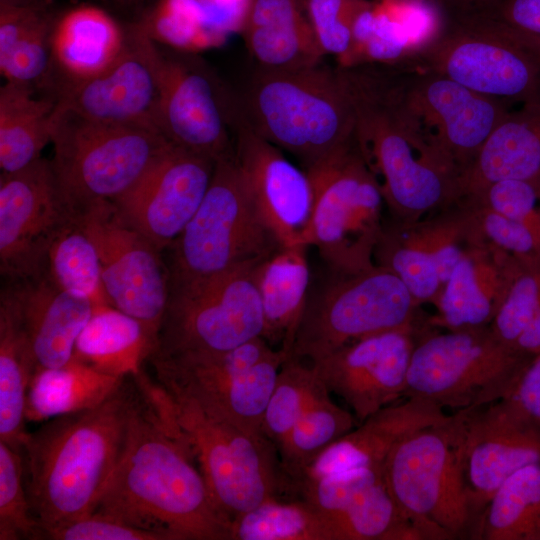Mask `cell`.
Wrapping results in <instances>:
<instances>
[{"mask_svg": "<svg viewBox=\"0 0 540 540\" xmlns=\"http://www.w3.org/2000/svg\"><path fill=\"white\" fill-rule=\"evenodd\" d=\"M419 0H381V2L397 6V7H409Z\"/></svg>", "mask_w": 540, "mask_h": 540, "instance_id": "obj_55", "label": "cell"}, {"mask_svg": "<svg viewBox=\"0 0 540 540\" xmlns=\"http://www.w3.org/2000/svg\"><path fill=\"white\" fill-rule=\"evenodd\" d=\"M503 400L540 430V354L527 363Z\"/></svg>", "mask_w": 540, "mask_h": 540, "instance_id": "obj_50", "label": "cell"}, {"mask_svg": "<svg viewBox=\"0 0 540 540\" xmlns=\"http://www.w3.org/2000/svg\"><path fill=\"white\" fill-rule=\"evenodd\" d=\"M284 352L257 337L217 353L152 355L154 379L209 413L263 434L262 422Z\"/></svg>", "mask_w": 540, "mask_h": 540, "instance_id": "obj_13", "label": "cell"}, {"mask_svg": "<svg viewBox=\"0 0 540 540\" xmlns=\"http://www.w3.org/2000/svg\"><path fill=\"white\" fill-rule=\"evenodd\" d=\"M136 392L129 376L98 406L49 419L28 433L25 484L41 531L95 512L121 455Z\"/></svg>", "mask_w": 540, "mask_h": 540, "instance_id": "obj_3", "label": "cell"}, {"mask_svg": "<svg viewBox=\"0 0 540 540\" xmlns=\"http://www.w3.org/2000/svg\"><path fill=\"white\" fill-rule=\"evenodd\" d=\"M75 218L51 162L0 175V272L9 281L43 274L49 245Z\"/></svg>", "mask_w": 540, "mask_h": 540, "instance_id": "obj_16", "label": "cell"}, {"mask_svg": "<svg viewBox=\"0 0 540 540\" xmlns=\"http://www.w3.org/2000/svg\"><path fill=\"white\" fill-rule=\"evenodd\" d=\"M48 540H161L156 534L138 529L110 516L94 512L84 518L42 530Z\"/></svg>", "mask_w": 540, "mask_h": 540, "instance_id": "obj_49", "label": "cell"}, {"mask_svg": "<svg viewBox=\"0 0 540 540\" xmlns=\"http://www.w3.org/2000/svg\"><path fill=\"white\" fill-rule=\"evenodd\" d=\"M136 388L125 443L95 512L161 540H231L232 521L191 450Z\"/></svg>", "mask_w": 540, "mask_h": 540, "instance_id": "obj_1", "label": "cell"}, {"mask_svg": "<svg viewBox=\"0 0 540 540\" xmlns=\"http://www.w3.org/2000/svg\"><path fill=\"white\" fill-rule=\"evenodd\" d=\"M0 4L13 6H39L53 4V0H0Z\"/></svg>", "mask_w": 540, "mask_h": 540, "instance_id": "obj_53", "label": "cell"}, {"mask_svg": "<svg viewBox=\"0 0 540 540\" xmlns=\"http://www.w3.org/2000/svg\"><path fill=\"white\" fill-rule=\"evenodd\" d=\"M128 44L127 28L101 7L82 4L58 13L51 32L50 93L63 83L91 79L109 69Z\"/></svg>", "mask_w": 540, "mask_h": 540, "instance_id": "obj_28", "label": "cell"}, {"mask_svg": "<svg viewBox=\"0 0 540 540\" xmlns=\"http://www.w3.org/2000/svg\"><path fill=\"white\" fill-rule=\"evenodd\" d=\"M234 153L257 211L281 246L309 247L313 189L307 172L237 112Z\"/></svg>", "mask_w": 540, "mask_h": 540, "instance_id": "obj_24", "label": "cell"}, {"mask_svg": "<svg viewBox=\"0 0 540 540\" xmlns=\"http://www.w3.org/2000/svg\"><path fill=\"white\" fill-rule=\"evenodd\" d=\"M417 333L404 328L373 334L311 363L325 388L363 422L404 396Z\"/></svg>", "mask_w": 540, "mask_h": 540, "instance_id": "obj_22", "label": "cell"}, {"mask_svg": "<svg viewBox=\"0 0 540 540\" xmlns=\"http://www.w3.org/2000/svg\"><path fill=\"white\" fill-rule=\"evenodd\" d=\"M340 71L356 118V141L379 183L389 217L413 222L455 203L460 170L410 105L400 66Z\"/></svg>", "mask_w": 540, "mask_h": 540, "instance_id": "obj_2", "label": "cell"}, {"mask_svg": "<svg viewBox=\"0 0 540 540\" xmlns=\"http://www.w3.org/2000/svg\"><path fill=\"white\" fill-rule=\"evenodd\" d=\"M366 0H303L316 38L325 54L340 65L352 48L355 18Z\"/></svg>", "mask_w": 540, "mask_h": 540, "instance_id": "obj_47", "label": "cell"}, {"mask_svg": "<svg viewBox=\"0 0 540 540\" xmlns=\"http://www.w3.org/2000/svg\"><path fill=\"white\" fill-rule=\"evenodd\" d=\"M53 4H0V71L6 82L47 89L52 73Z\"/></svg>", "mask_w": 540, "mask_h": 540, "instance_id": "obj_34", "label": "cell"}, {"mask_svg": "<svg viewBox=\"0 0 540 540\" xmlns=\"http://www.w3.org/2000/svg\"><path fill=\"white\" fill-rule=\"evenodd\" d=\"M307 248L280 246L253 268L263 315L261 337L272 347L278 346L287 358L311 287Z\"/></svg>", "mask_w": 540, "mask_h": 540, "instance_id": "obj_31", "label": "cell"}, {"mask_svg": "<svg viewBox=\"0 0 540 540\" xmlns=\"http://www.w3.org/2000/svg\"><path fill=\"white\" fill-rule=\"evenodd\" d=\"M493 15L540 40V0H502Z\"/></svg>", "mask_w": 540, "mask_h": 540, "instance_id": "obj_51", "label": "cell"}, {"mask_svg": "<svg viewBox=\"0 0 540 540\" xmlns=\"http://www.w3.org/2000/svg\"><path fill=\"white\" fill-rule=\"evenodd\" d=\"M135 380L156 413L183 437L215 502L231 521L268 499L290 493L277 449L263 434L209 413L162 387L144 370Z\"/></svg>", "mask_w": 540, "mask_h": 540, "instance_id": "obj_4", "label": "cell"}, {"mask_svg": "<svg viewBox=\"0 0 540 540\" xmlns=\"http://www.w3.org/2000/svg\"><path fill=\"white\" fill-rule=\"evenodd\" d=\"M419 307L400 278L383 266L357 273L329 270L325 280L310 287L289 357L315 362L355 340L417 328Z\"/></svg>", "mask_w": 540, "mask_h": 540, "instance_id": "obj_9", "label": "cell"}, {"mask_svg": "<svg viewBox=\"0 0 540 540\" xmlns=\"http://www.w3.org/2000/svg\"><path fill=\"white\" fill-rule=\"evenodd\" d=\"M75 221L96 247L111 304L140 320L158 341L169 297L162 252L128 225L111 201L89 205Z\"/></svg>", "mask_w": 540, "mask_h": 540, "instance_id": "obj_15", "label": "cell"}, {"mask_svg": "<svg viewBox=\"0 0 540 540\" xmlns=\"http://www.w3.org/2000/svg\"><path fill=\"white\" fill-rule=\"evenodd\" d=\"M216 162L171 143L125 194L113 201L122 219L160 252L199 207Z\"/></svg>", "mask_w": 540, "mask_h": 540, "instance_id": "obj_20", "label": "cell"}, {"mask_svg": "<svg viewBox=\"0 0 540 540\" xmlns=\"http://www.w3.org/2000/svg\"><path fill=\"white\" fill-rule=\"evenodd\" d=\"M448 18L478 14H494L502 0H434Z\"/></svg>", "mask_w": 540, "mask_h": 540, "instance_id": "obj_52", "label": "cell"}, {"mask_svg": "<svg viewBox=\"0 0 540 540\" xmlns=\"http://www.w3.org/2000/svg\"><path fill=\"white\" fill-rule=\"evenodd\" d=\"M321 383L311 362L289 357L279 371L262 422L263 435L276 449Z\"/></svg>", "mask_w": 540, "mask_h": 540, "instance_id": "obj_44", "label": "cell"}, {"mask_svg": "<svg viewBox=\"0 0 540 540\" xmlns=\"http://www.w3.org/2000/svg\"><path fill=\"white\" fill-rule=\"evenodd\" d=\"M415 48L394 6L366 1L354 21L351 51L340 67L366 63L401 65L411 58Z\"/></svg>", "mask_w": 540, "mask_h": 540, "instance_id": "obj_42", "label": "cell"}, {"mask_svg": "<svg viewBox=\"0 0 540 540\" xmlns=\"http://www.w3.org/2000/svg\"><path fill=\"white\" fill-rule=\"evenodd\" d=\"M400 66L410 105L462 173L512 107L436 72Z\"/></svg>", "mask_w": 540, "mask_h": 540, "instance_id": "obj_23", "label": "cell"}, {"mask_svg": "<svg viewBox=\"0 0 540 540\" xmlns=\"http://www.w3.org/2000/svg\"><path fill=\"white\" fill-rule=\"evenodd\" d=\"M477 244L470 211L456 201L413 222L385 219L374 262L398 276L419 305L434 304L456 264Z\"/></svg>", "mask_w": 540, "mask_h": 540, "instance_id": "obj_17", "label": "cell"}, {"mask_svg": "<svg viewBox=\"0 0 540 540\" xmlns=\"http://www.w3.org/2000/svg\"><path fill=\"white\" fill-rule=\"evenodd\" d=\"M469 206L483 244L501 250L524 266L540 265V241L524 226L472 198Z\"/></svg>", "mask_w": 540, "mask_h": 540, "instance_id": "obj_46", "label": "cell"}, {"mask_svg": "<svg viewBox=\"0 0 540 540\" xmlns=\"http://www.w3.org/2000/svg\"><path fill=\"white\" fill-rule=\"evenodd\" d=\"M254 0H157L136 25L154 42L196 54L244 30Z\"/></svg>", "mask_w": 540, "mask_h": 540, "instance_id": "obj_29", "label": "cell"}, {"mask_svg": "<svg viewBox=\"0 0 540 540\" xmlns=\"http://www.w3.org/2000/svg\"><path fill=\"white\" fill-rule=\"evenodd\" d=\"M490 328L525 359L540 354V265L524 266L516 275Z\"/></svg>", "mask_w": 540, "mask_h": 540, "instance_id": "obj_43", "label": "cell"}, {"mask_svg": "<svg viewBox=\"0 0 540 540\" xmlns=\"http://www.w3.org/2000/svg\"><path fill=\"white\" fill-rule=\"evenodd\" d=\"M51 143L56 181L75 214L125 194L171 144L154 130L95 121L57 104Z\"/></svg>", "mask_w": 540, "mask_h": 540, "instance_id": "obj_7", "label": "cell"}, {"mask_svg": "<svg viewBox=\"0 0 540 540\" xmlns=\"http://www.w3.org/2000/svg\"><path fill=\"white\" fill-rule=\"evenodd\" d=\"M242 34L260 68L299 69L321 63L326 55L303 0H254Z\"/></svg>", "mask_w": 540, "mask_h": 540, "instance_id": "obj_32", "label": "cell"}, {"mask_svg": "<svg viewBox=\"0 0 540 540\" xmlns=\"http://www.w3.org/2000/svg\"><path fill=\"white\" fill-rule=\"evenodd\" d=\"M280 246L257 211L233 153L216 162L199 207L168 247L169 283L255 263Z\"/></svg>", "mask_w": 540, "mask_h": 540, "instance_id": "obj_11", "label": "cell"}, {"mask_svg": "<svg viewBox=\"0 0 540 540\" xmlns=\"http://www.w3.org/2000/svg\"><path fill=\"white\" fill-rule=\"evenodd\" d=\"M5 288L14 300L28 339L34 372L72 360L76 340L95 305L64 292L44 273L9 281Z\"/></svg>", "mask_w": 540, "mask_h": 540, "instance_id": "obj_26", "label": "cell"}, {"mask_svg": "<svg viewBox=\"0 0 540 540\" xmlns=\"http://www.w3.org/2000/svg\"><path fill=\"white\" fill-rule=\"evenodd\" d=\"M382 477L422 540L470 537L475 517L462 477L453 414L397 442L384 460Z\"/></svg>", "mask_w": 540, "mask_h": 540, "instance_id": "obj_8", "label": "cell"}, {"mask_svg": "<svg viewBox=\"0 0 540 540\" xmlns=\"http://www.w3.org/2000/svg\"><path fill=\"white\" fill-rule=\"evenodd\" d=\"M523 267L487 244L472 246L449 275L426 325L450 331L490 326Z\"/></svg>", "mask_w": 540, "mask_h": 540, "instance_id": "obj_25", "label": "cell"}, {"mask_svg": "<svg viewBox=\"0 0 540 540\" xmlns=\"http://www.w3.org/2000/svg\"><path fill=\"white\" fill-rule=\"evenodd\" d=\"M464 198L475 199L516 221L540 241V181H499Z\"/></svg>", "mask_w": 540, "mask_h": 540, "instance_id": "obj_48", "label": "cell"}, {"mask_svg": "<svg viewBox=\"0 0 540 540\" xmlns=\"http://www.w3.org/2000/svg\"><path fill=\"white\" fill-rule=\"evenodd\" d=\"M238 113L251 130L297 157L303 168L355 138V111L342 73L322 62L292 70L260 68Z\"/></svg>", "mask_w": 540, "mask_h": 540, "instance_id": "obj_5", "label": "cell"}, {"mask_svg": "<svg viewBox=\"0 0 540 540\" xmlns=\"http://www.w3.org/2000/svg\"><path fill=\"white\" fill-rule=\"evenodd\" d=\"M127 32V47L109 69L88 80L63 83L50 94L58 106L88 119L160 133V87L152 40L136 23Z\"/></svg>", "mask_w": 540, "mask_h": 540, "instance_id": "obj_21", "label": "cell"}, {"mask_svg": "<svg viewBox=\"0 0 540 540\" xmlns=\"http://www.w3.org/2000/svg\"><path fill=\"white\" fill-rule=\"evenodd\" d=\"M102 373L74 358L63 366L32 374L26 398V421L49 419L94 408L126 379Z\"/></svg>", "mask_w": 540, "mask_h": 540, "instance_id": "obj_35", "label": "cell"}, {"mask_svg": "<svg viewBox=\"0 0 540 540\" xmlns=\"http://www.w3.org/2000/svg\"><path fill=\"white\" fill-rule=\"evenodd\" d=\"M57 101L36 98L35 90L6 82L0 88V169L11 173L41 158L51 142Z\"/></svg>", "mask_w": 540, "mask_h": 540, "instance_id": "obj_37", "label": "cell"}, {"mask_svg": "<svg viewBox=\"0 0 540 540\" xmlns=\"http://www.w3.org/2000/svg\"><path fill=\"white\" fill-rule=\"evenodd\" d=\"M504 180L540 181V99L514 107L499 122L460 174L459 199Z\"/></svg>", "mask_w": 540, "mask_h": 540, "instance_id": "obj_30", "label": "cell"}, {"mask_svg": "<svg viewBox=\"0 0 540 540\" xmlns=\"http://www.w3.org/2000/svg\"><path fill=\"white\" fill-rule=\"evenodd\" d=\"M313 189L308 244L328 270L357 273L375 265L384 198L356 141L303 168Z\"/></svg>", "mask_w": 540, "mask_h": 540, "instance_id": "obj_10", "label": "cell"}, {"mask_svg": "<svg viewBox=\"0 0 540 540\" xmlns=\"http://www.w3.org/2000/svg\"><path fill=\"white\" fill-rule=\"evenodd\" d=\"M447 416L440 407L415 398L386 406L326 447L295 483L355 468L382 469L385 458L397 442Z\"/></svg>", "mask_w": 540, "mask_h": 540, "instance_id": "obj_27", "label": "cell"}, {"mask_svg": "<svg viewBox=\"0 0 540 540\" xmlns=\"http://www.w3.org/2000/svg\"><path fill=\"white\" fill-rule=\"evenodd\" d=\"M29 501L22 453L0 441V540L40 539Z\"/></svg>", "mask_w": 540, "mask_h": 540, "instance_id": "obj_45", "label": "cell"}, {"mask_svg": "<svg viewBox=\"0 0 540 540\" xmlns=\"http://www.w3.org/2000/svg\"><path fill=\"white\" fill-rule=\"evenodd\" d=\"M423 334L412 350L404 397L441 409L456 412L503 399L530 361L490 326Z\"/></svg>", "mask_w": 540, "mask_h": 540, "instance_id": "obj_12", "label": "cell"}, {"mask_svg": "<svg viewBox=\"0 0 540 540\" xmlns=\"http://www.w3.org/2000/svg\"><path fill=\"white\" fill-rule=\"evenodd\" d=\"M119 8H133L140 6L147 0H103Z\"/></svg>", "mask_w": 540, "mask_h": 540, "instance_id": "obj_54", "label": "cell"}, {"mask_svg": "<svg viewBox=\"0 0 540 540\" xmlns=\"http://www.w3.org/2000/svg\"><path fill=\"white\" fill-rule=\"evenodd\" d=\"M406 64L512 108L540 99V40L493 14L448 18Z\"/></svg>", "mask_w": 540, "mask_h": 540, "instance_id": "obj_6", "label": "cell"}, {"mask_svg": "<svg viewBox=\"0 0 540 540\" xmlns=\"http://www.w3.org/2000/svg\"><path fill=\"white\" fill-rule=\"evenodd\" d=\"M354 418L332 401L330 392L321 382L277 448L290 491L292 483L319 453L353 429Z\"/></svg>", "mask_w": 540, "mask_h": 540, "instance_id": "obj_39", "label": "cell"}, {"mask_svg": "<svg viewBox=\"0 0 540 540\" xmlns=\"http://www.w3.org/2000/svg\"><path fill=\"white\" fill-rule=\"evenodd\" d=\"M43 273L72 296L93 305L111 304L104 288L96 247L75 218L49 245Z\"/></svg>", "mask_w": 540, "mask_h": 540, "instance_id": "obj_40", "label": "cell"}, {"mask_svg": "<svg viewBox=\"0 0 540 540\" xmlns=\"http://www.w3.org/2000/svg\"><path fill=\"white\" fill-rule=\"evenodd\" d=\"M469 538L540 540V463L520 468L500 485Z\"/></svg>", "mask_w": 540, "mask_h": 540, "instance_id": "obj_38", "label": "cell"}, {"mask_svg": "<svg viewBox=\"0 0 540 540\" xmlns=\"http://www.w3.org/2000/svg\"><path fill=\"white\" fill-rule=\"evenodd\" d=\"M453 415L462 477L476 523L509 476L540 463V430L503 399Z\"/></svg>", "mask_w": 540, "mask_h": 540, "instance_id": "obj_19", "label": "cell"}, {"mask_svg": "<svg viewBox=\"0 0 540 540\" xmlns=\"http://www.w3.org/2000/svg\"><path fill=\"white\" fill-rule=\"evenodd\" d=\"M256 263L170 282L158 344L152 355L217 353L261 337L263 315L253 281Z\"/></svg>", "mask_w": 540, "mask_h": 540, "instance_id": "obj_14", "label": "cell"}, {"mask_svg": "<svg viewBox=\"0 0 540 540\" xmlns=\"http://www.w3.org/2000/svg\"><path fill=\"white\" fill-rule=\"evenodd\" d=\"M157 339L137 318L111 304L95 305L80 332L73 358L105 374L129 377L143 370Z\"/></svg>", "mask_w": 540, "mask_h": 540, "instance_id": "obj_33", "label": "cell"}, {"mask_svg": "<svg viewBox=\"0 0 540 540\" xmlns=\"http://www.w3.org/2000/svg\"><path fill=\"white\" fill-rule=\"evenodd\" d=\"M34 372L31 348L14 300L6 288L0 296V441L22 453L28 432L25 409Z\"/></svg>", "mask_w": 540, "mask_h": 540, "instance_id": "obj_36", "label": "cell"}, {"mask_svg": "<svg viewBox=\"0 0 540 540\" xmlns=\"http://www.w3.org/2000/svg\"><path fill=\"white\" fill-rule=\"evenodd\" d=\"M231 540H336L327 519L297 498L268 499L232 521Z\"/></svg>", "mask_w": 540, "mask_h": 540, "instance_id": "obj_41", "label": "cell"}, {"mask_svg": "<svg viewBox=\"0 0 540 540\" xmlns=\"http://www.w3.org/2000/svg\"><path fill=\"white\" fill-rule=\"evenodd\" d=\"M151 53L160 87V133L171 143L215 162L233 154L229 126L235 124L236 112L228 110L194 54L165 52L153 40Z\"/></svg>", "mask_w": 540, "mask_h": 540, "instance_id": "obj_18", "label": "cell"}]
</instances>
